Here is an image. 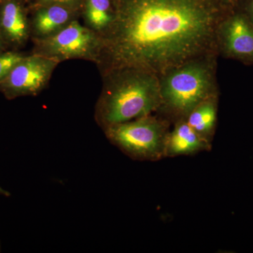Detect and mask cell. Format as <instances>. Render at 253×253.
<instances>
[{"mask_svg":"<svg viewBox=\"0 0 253 253\" xmlns=\"http://www.w3.org/2000/svg\"><path fill=\"white\" fill-rule=\"evenodd\" d=\"M214 18L195 0H118L100 34L101 75L134 68L156 75L199 55L212 41Z\"/></svg>","mask_w":253,"mask_h":253,"instance_id":"1","label":"cell"},{"mask_svg":"<svg viewBox=\"0 0 253 253\" xmlns=\"http://www.w3.org/2000/svg\"><path fill=\"white\" fill-rule=\"evenodd\" d=\"M102 76L104 85L95 106L94 118L103 129L149 116L160 109L161 84L156 75L123 68Z\"/></svg>","mask_w":253,"mask_h":253,"instance_id":"2","label":"cell"},{"mask_svg":"<svg viewBox=\"0 0 253 253\" xmlns=\"http://www.w3.org/2000/svg\"><path fill=\"white\" fill-rule=\"evenodd\" d=\"M111 144L136 161H157L166 158L169 131L166 123L147 116L104 129Z\"/></svg>","mask_w":253,"mask_h":253,"instance_id":"3","label":"cell"},{"mask_svg":"<svg viewBox=\"0 0 253 253\" xmlns=\"http://www.w3.org/2000/svg\"><path fill=\"white\" fill-rule=\"evenodd\" d=\"M161 106L176 117L187 118L191 111L212 98L208 73L202 66L189 65L176 70L161 85Z\"/></svg>","mask_w":253,"mask_h":253,"instance_id":"4","label":"cell"},{"mask_svg":"<svg viewBox=\"0 0 253 253\" xmlns=\"http://www.w3.org/2000/svg\"><path fill=\"white\" fill-rule=\"evenodd\" d=\"M33 41V54L45 56L59 63L69 59H84L96 64L101 47L99 35L82 25L78 19L54 36Z\"/></svg>","mask_w":253,"mask_h":253,"instance_id":"5","label":"cell"},{"mask_svg":"<svg viewBox=\"0 0 253 253\" xmlns=\"http://www.w3.org/2000/svg\"><path fill=\"white\" fill-rule=\"evenodd\" d=\"M59 63L41 55L25 56L0 83V89L10 98L39 94L49 84Z\"/></svg>","mask_w":253,"mask_h":253,"instance_id":"6","label":"cell"},{"mask_svg":"<svg viewBox=\"0 0 253 253\" xmlns=\"http://www.w3.org/2000/svg\"><path fill=\"white\" fill-rule=\"evenodd\" d=\"M79 11L59 4L38 6L31 22L33 40L54 36L68 25L77 20Z\"/></svg>","mask_w":253,"mask_h":253,"instance_id":"7","label":"cell"},{"mask_svg":"<svg viewBox=\"0 0 253 253\" xmlns=\"http://www.w3.org/2000/svg\"><path fill=\"white\" fill-rule=\"evenodd\" d=\"M212 143L203 139L186 121L176 124L172 132L169 133L166 144V158L190 156L201 151H209Z\"/></svg>","mask_w":253,"mask_h":253,"instance_id":"8","label":"cell"},{"mask_svg":"<svg viewBox=\"0 0 253 253\" xmlns=\"http://www.w3.org/2000/svg\"><path fill=\"white\" fill-rule=\"evenodd\" d=\"M0 33L10 42L22 44L31 34V22L19 4L9 1L0 11Z\"/></svg>","mask_w":253,"mask_h":253,"instance_id":"9","label":"cell"},{"mask_svg":"<svg viewBox=\"0 0 253 253\" xmlns=\"http://www.w3.org/2000/svg\"><path fill=\"white\" fill-rule=\"evenodd\" d=\"M224 36L229 52L239 57H253V28L244 16L231 18L226 23Z\"/></svg>","mask_w":253,"mask_h":253,"instance_id":"10","label":"cell"},{"mask_svg":"<svg viewBox=\"0 0 253 253\" xmlns=\"http://www.w3.org/2000/svg\"><path fill=\"white\" fill-rule=\"evenodd\" d=\"M83 18L84 26L100 35L113 21L115 8L111 0H84Z\"/></svg>","mask_w":253,"mask_h":253,"instance_id":"11","label":"cell"},{"mask_svg":"<svg viewBox=\"0 0 253 253\" xmlns=\"http://www.w3.org/2000/svg\"><path fill=\"white\" fill-rule=\"evenodd\" d=\"M216 116L215 104L211 98L196 106L188 116L186 122L203 139L212 143Z\"/></svg>","mask_w":253,"mask_h":253,"instance_id":"12","label":"cell"},{"mask_svg":"<svg viewBox=\"0 0 253 253\" xmlns=\"http://www.w3.org/2000/svg\"><path fill=\"white\" fill-rule=\"evenodd\" d=\"M25 56L14 51L0 52V83L9 75L16 65L24 59Z\"/></svg>","mask_w":253,"mask_h":253,"instance_id":"13","label":"cell"},{"mask_svg":"<svg viewBox=\"0 0 253 253\" xmlns=\"http://www.w3.org/2000/svg\"><path fill=\"white\" fill-rule=\"evenodd\" d=\"M83 4H84V0H38V6L59 4L79 11L83 9Z\"/></svg>","mask_w":253,"mask_h":253,"instance_id":"14","label":"cell"},{"mask_svg":"<svg viewBox=\"0 0 253 253\" xmlns=\"http://www.w3.org/2000/svg\"><path fill=\"white\" fill-rule=\"evenodd\" d=\"M0 194L3 195L4 196H10V195H11L9 191H6V190L1 188V186H0Z\"/></svg>","mask_w":253,"mask_h":253,"instance_id":"15","label":"cell"},{"mask_svg":"<svg viewBox=\"0 0 253 253\" xmlns=\"http://www.w3.org/2000/svg\"><path fill=\"white\" fill-rule=\"evenodd\" d=\"M3 48V41L2 37H1V33H0V52H1V49Z\"/></svg>","mask_w":253,"mask_h":253,"instance_id":"16","label":"cell"},{"mask_svg":"<svg viewBox=\"0 0 253 253\" xmlns=\"http://www.w3.org/2000/svg\"><path fill=\"white\" fill-rule=\"evenodd\" d=\"M251 12H252V14L253 16V1L252 4H251Z\"/></svg>","mask_w":253,"mask_h":253,"instance_id":"17","label":"cell"}]
</instances>
